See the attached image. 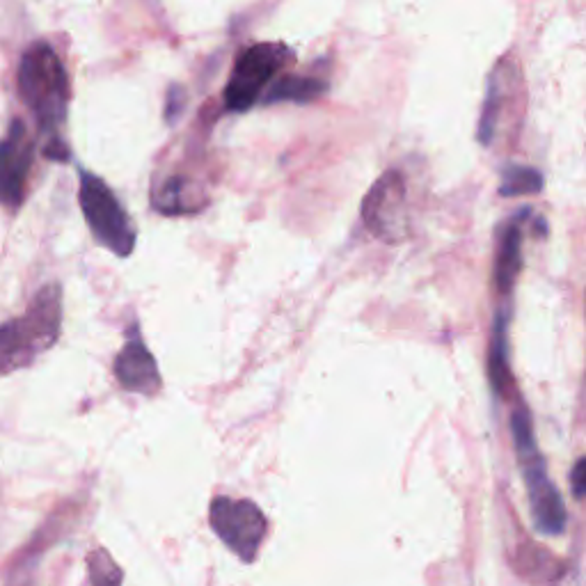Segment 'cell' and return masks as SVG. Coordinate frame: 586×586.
<instances>
[{"label": "cell", "mask_w": 586, "mask_h": 586, "mask_svg": "<svg viewBox=\"0 0 586 586\" xmlns=\"http://www.w3.org/2000/svg\"><path fill=\"white\" fill-rule=\"evenodd\" d=\"M17 87L21 101L35 117L39 133L46 136L44 156L53 161H69L67 142L62 140L60 131L67 124L71 85L60 55L49 42L39 39L21 55Z\"/></svg>", "instance_id": "obj_1"}, {"label": "cell", "mask_w": 586, "mask_h": 586, "mask_svg": "<svg viewBox=\"0 0 586 586\" xmlns=\"http://www.w3.org/2000/svg\"><path fill=\"white\" fill-rule=\"evenodd\" d=\"M62 289L46 284L21 316L0 326V378L26 369L60 339Z\"/></svg>", "instance_id": "obj_2"}, {"label": "cell", "mask_w": 586, "mask_h": 586, "mask_svg": "<svg viewBox=\"0 0 586 586\" xmlns=\"http://www.w3.org/2000/svg\"><path fill=\"white\" fill-rule=\"evenodd\" d=\"M511 433L513 445H516V454L522 465V477H525L529 506H532L534 525L541 534L559 536L564 534L568 513L564 500H561L557 486H554L548 463L541 456L536 445L532 415L525 406H518L511 415Z\"/></svg>", "instance_id": "obj_3"}, {"label": "cell", "mask_w": 586, "mask_h": 586, "mask_svg": "<svg viewBox=\"0 0 586 586\" xmlns=\"http://www.w3.org/2000/svg\"><path fill=\"white\" fill-rule=\"evenodd\" d=\"M78 177H81L78 202H81V211L94 241L117 257H129L136 248L138 236L129 211L122 207L117 195L97 174L81 170Z\"/></svg>", "instance_id": "obj_4"}, {"label": "cell", "mask_w": 586, "mask_h": 586, "mask_svg": "<svg viewBox=\"0 0 586 586\" xmlns=\"http://www.w3.org/2000/svg\"><path fill=\"white\" fill-rule=\"evenodd\" d=\"M293 62L289 46L280 42H259L245 49L234 62L232 76L225 85V108L229 113H245L257 104L261 94L282 76Z\"/></svg>", "instance_id": "obj_5"}, {"label": "cell", "mask_w": 586, "mask_h": 586, "mask_svg": "<svg viewBox=\"0 0 586 586\" xmlns=\"http://www.w3.org/2000/svg\"><path fill=\"white\" fill-rule=\"evenodd\" d=\"M525 115V78L518 58L506 55L490 71L486 101H483L477 136L483 147H490L504 133L518 129Z\"/></svg>", "instance_id": "obj_6"}, {"label": "cell", "mask_w": 586, "mask_h": 586, "mask_svg": "<svg viewBox=\"0 0 586 586\" xmlns=\"http://www.w3.org/2000/svg\"><path fill=\"white\" fill-rule=\"evenodd\" d=\"M362 223L383 243L399 245L410 239L408 188L401 170L392 168L380 174L364 195Z\"/></svg>", "instance_id": "obj_7"}, {"label": "cell", "mask_w": 586, "mask_h": 586, "mask_svg": "<svg viewBox=\"0 0 586 586\" xmlns=\"http://www.w3.org/2000/svg\"><path fill=\"white\" fill-rule=\"evenodd\" d=\"M209 520L220 541L245 564L257 557L261 541L268 532V520L255 502L220 495L211 502Z\"/></svg>", "instance_id": "obj_8"}, {"label": "cell", "mask_w": 586, "mask_h": 586, "mask_svg": "<svg viewBox=\"0 0 586 586\" xmlns=\"http://www.w3.org/2000/svg\"><path fill=\"white\" fill-rule=\"evenodd\" d=\"M37 142L21 117H14L0 140V207L19 211L26 202L30 172L35 165Z\"/></svg>", "instance_id": "obj_9"}, {"label": "cell", "mask_w": 586, "mask_h": 586, "mask_svg": "<svg viewBox=\"0 0 586 586\" xmlns=\"http://www.w3.org/2000/svg\"><path fill=\"white\" fill-rule=\"evenodd\" d=\"M115 378L126 392L142 394V397H156L163 390V378L158 371L152 351L142 342L138 323L126 328V342L115 358Z\"/></svg>", "instance_id": "obj_10"}, {"label": "cell", "mask_w": 586, "mask_h": 586, "mask_svg": "<svg viewBox=\"0 0 586 586\" xmlns=\"http://www.w3.org/2000/svg\"><path fill=\"white\" fill-rule=\"evenodd\" d=\"M532 216V211L522 209L509 220V225L504 227L500 245H497V257L493 268V282L500 296H509L516 287V280L522 268V236H525L527 218Z\"/></svg>", "instance_id": "obj_11"}, {"label": "cell", "mask_w": 586, "mask_h": 586, "mask_svg": "<svg viewBox=\"0 0 586 586\" xmlns=\"http://www.w3.org/2000/svg\"><path fill=\"white\" fill-rule=\"evenodd\" d=\"M488 376L493 392L500 399H513L516 394V378L511 371L509 355V312L500 310L493 321V337H490L488 351Z\"/></svg>", "instance_id": "obj_12"}, {"label": "cell", "mask_w": 586, "mask_h": 586, "mask_svg": "<svg viewBox=\"0 0 586 586\" xmlns=\"http://www.w3.org/2000/svg\"><path fill=\"white\" fill-rule=\"evenodd\" d=\"M152 204L163 216H188L200 211L207 204V197H202L200 188L184 174H170L154 184Z\"/></svg>", "instance_id": "obj_13"}, {"label": "cell", "mask_w": 586, "mask_h": 586, "mask_svg": "<svg viewBox=\"0 0 586 586\" xmlns=\"http://www.w3.org/2000/svg\"><path fill=\"white\" fill-rule=\"evenodd\" d=\"M328 83L316 76L303 74H282L277 76L273 85L266 90L264 104H280V101H293V104H310L326 94Z\"/></svg>", "instance_id": "obj_14"}, {"label": "cell", "mask_w": 586, "mask_h": 586, "mask_svg": "<svg viewBox=\"0 0 586 586\" xmlns=\"http://www.w3.org/2000/svg\"><path fill=\"white\" fill-rule=\"evenodd\" d=\"M543 190V174L529 165H509L502 174L500 195L504 197H522L536 195Z\"/></svg>", "instance_id": "obj_15"}, {"label": "cell", "mask_w": 586, "mask_h": 586, "mask_svg": "<svg viewBox=\"0 0 586 586\" xmlns=\"http://www.w3.org/2000/svg\"><path fill=\"white\" fill-rule=\"evenodd\" d=\"M90 573H92V584L94 586H120L122 580H115V577L108 575H122L113 559L108 557L104 550H97L90 554Z\"/></svg>", "instance_id": "obj_16"}, {"label": "cell", "mask_w": 586, "mask_h": 586, "mask_svg": "<svg viewBox=\"0 0 586 586\" xmlns=\"http://www.w3.org/2000/svg\"><path fill=\"white\" fill-rule=\"evenodd\" d=\"M184 104H186L184 92H181L177 85H172L170 92H168V99H165V120L168 122L177 120V117L181 115V110H184Z\"/></svg>", "instance_id": "obj_17"}, {"label": "cell", "mask_w": 586, "mask_h": 586, "mask_svg": "<svg viewBox=\"0 0 586 586\" xmlns=\"http://www.w3.org/2000/svg\"><path fill=\"white\" fill-rule=\"evenodd\" d=\"M584 467H586V461H584V458H580V461L575 463L573 472H570V481H573L575 500H582V497H584Z\"/></svg>", "instance_id": "obj_18"}]
</instances>
